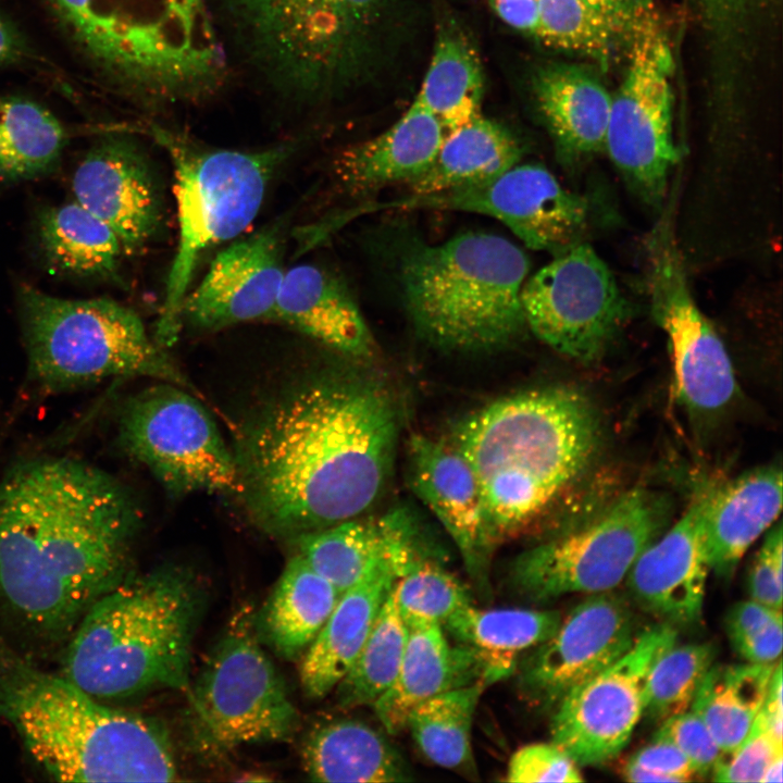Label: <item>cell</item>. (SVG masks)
<instances>
[{"label": "cell", "instance_id": "6da1fadb", "mask_svg": "<svg viewBox=\"0 0 783 783\" xmlns=\"http://www.w3.org/2000/svg\"><path fill=\"white\" fill-rule=\"evenodd\" d=\"M397 439V413L380 387L337 373L303 378L244 426L236 496L276 537L358 518L383 492Z\"/></svg>", "mask_w": 783, "mask_h": 783}, {"label": "cell", "instance_id": "7a4b0ae2", "mask_svg": "<svg viewBox=\"0 0 783 783\" xmlns=\"http://www.w3.org/2000/svg\"><path fill=\"white\" fill-rule=\"evenodd\" d=\"M139 522L127 489L87 462L16 464L0 481V608L27 635L65 644L130 572Z\"/></svg>", "mask_w": 783, "mask_h": 783}, {"label": "cell", "instance_id": "3957f363", "mask_svg": "<svg viewBox=\"0 0 783 783\" xmlns=\"http://www.w3.org/2000/svg\"><path fill=\"white\" fill-rule=\"evenodd\" d=\"M598 437L591 401L567 387L506 396L460 423L452 444L476 475L495 544L530 525L582 473Z\"/></svg>", "mask_w": 783, "mask_h": 783}, {"label": "cell", "instance_id": "277c9868", "mask_svg": "<svg viewBox=\"0 0 783 783\" xmlns=\"http://www.w3.org/2000/svg\"><path fill=\"white\" fill-rule=\"evenodd\" d=\"M0 718L57 781L177 779L173 746L161 723L105 706L62 674L38 668L1 633Z\"/></svg>", "mask_w": 783, "mask_h": 783}, {"label": "cell", "instance_id": "5b68a950", "mask_svg": "<svg viewBox=\"0 0 783 783\" xmlns=\"http://www.w3.org/2000/svg\"><path fill=\"white\" fill-rule=\"evenodd\" d=\"M204 593L183 567L130 572L87 610L64 644L61 673L99 700L187 689Z\"/></svg>", "mask_w": 783, "mask_h": 783}, {"label": "cell", "instance_id": "8992f818", "mask_svg": "<svg viewBox=\"0 0 783 783\" xmlns=\"http://www.w3.org/2000/svg\"><path fill=\"white\" fill-rule=\"evenodd\" d=\"M529 271L527 256L509 239L469 232L407 250L402 298L415 328L434 345L496 350L527 328L521 293Z\"/></svg>", "mask_w": 783, "mask_h": 783}, {"label": "cell", "instance_id": "52a82bcc", "mask_svg": "<svg viewBox=\"0 0 783 783\" xmlns=\"http://www.w3.org/2000/svg\"><path fill=\"white\" fill-rule=\"evenodd\" d=\"M46 2L87 61L130 90L176 96L222 66L207 0Z\"/></svg>", "mask_w": 783, "mask_h": 783}, {"label": "cell", "instance_id": "ba28073f", "mask_svg": "<svg viewBox=\"0 0 783 783\" xmlns=\"http://www.w3.org/2000/svg\"><path fill=\"white\" fill-rule=\"evenodd\" d=\"M151 130L173 165L178 223L177 248L154 338L165 348L181 332L182 307L199 261L206 251L234 239L252 223L270 182L295 147L213 149L165 128L153 126Z\"/></svg>", "mask_w": 783, "mask_h": 783}, {"label": "cell", "instance_id": "9c48e42d", "mask_svg": "<svg viewBox=\"0 0 783 783\" xmlns=\"http://www.w3.org/2000/svg\"><path fill=\"white\" fill-rule=\"evenodd\" d=\"M21 319L32 378L63 391L110 377L146 376L192 384L138 314L112 299H63L29 285L20 289Z\"/></svg>", "mask_w": 783, "mask_h": 783}, {"label": "cell", "instance_id": "30bf717a", "mask_svg": "<svg viewBox=\"0 0 783 783\" xmlns=\"http://www.w3.org/2000/svg\"><path fill=\"white\" fill-rule=\"evenodd\" d=\"M247 616L236 618L189 683L192 743L206 754L290 739L299 713Z\"/></svg>", "mask_w": 783, "mask_h": 783}, {"label": "cell", "instance_id": "8fae6325", "mask_svg": "<svg viewBox=\"0 0 783 783\" xmlns=\"http://www.w3.org/2000/svg\"><path fill=\"white\" fill-rule=\"evenodd\" d=\"M669 509L660 494L634 487L591 523L517 556L508 572L509 587L537 605L570 594L614 591L664 529Z\"/></svg>", "mask_w": 783, "mask_h": 783}, {"label": "cell", "instance_id": "7c38bea8", "mask_svg": "<svg viewBox=\"0 0 783 783\" xmlns=\"http://www.w3.org/2000/svg\"><path fill=\"white\" fill-rule=\"evenodd\" d=\"M625 75L611 96L605 150L629 189L661 209L680 153L673 137V58L652 12L630 40Z\"/></svg>", "mask_w": 783, "mask_h": 783}, {"label": "cell", "instance_id": "4fadbf2b", "mask_svg": "<svg viewBox=\"0 0 783 783\" xmlns=\"http://www.w3.org/2000/svg\"><path fill=\"white\" fill-rule=\"evenodd\" d=\"M119 438L174 497L238 493L234 453L206 408L182 386L161 382L133 396L120 415Z\"/></svg>", "mask_w": 783, "mask_h": 783}, {"label": "cell", "instance_id": "5bb4252c", "mask_svg": "<svg viewBox=\"0 0 783 783\" xmlns=\"http://www.w3.org/2000/svg\"><path fill=\"white\" fill-rule=\"evenodd\" d=\"M645 252L651 313L669 340L678 398L695 414L717 413L736 394L735 373L688 287L670 203L648 234Z\"/></svg>", "mask_w": 783, "mask_h": 783}, {"label": "cell", "instance_id": "9a60e30c", "mask_svg": "<svg viewBox=\"0 0 783 783\" xmlns=\"http://www.w3.org/2000/svg\"><path fill=\"white\" fill-rule=\"evenodd\" d=\"M521 301L526 327L538 339L584 363L607 350L631 315L614 275L582 241L526 278Z\"/></svg>", "mask_w": 783, "mask_h": 783}, {"label": "cell", "instance_id": "2e32d148", "mask_svg": "<svg viewBox=\"0 0 783 783\" xmlns=\"http://www.w3.org/2000/svg\"><path fill=\"white\" fill-rule=\"evenodd\" d=\"M676 638V629L667 622L638 632L625 654L556 704L551 742L577 766H599L614 759L644 716L652 667Z\"/></svg>", "mask_w": 783, "mask_h": 783}, {"label": "cell", "instance_id": "e0dca14e", "mask_svg": "<svg viewBox=\"0 0 783 783\" xmlns=\"http://www.w3.org/2000/svg\"><path fill=\"white\" fill-rule=\"evenodd\" d=\"M261 71L293 98H310L358 20L345 0H227Z\"/></svg>", "mask_w": 783, "mask_h": 783}, {"label": "cell", "instance_id": "ac0fdd59", "mask_svg": "<svg viewBox=\"0 0 783 783\" xmlns=\"http://www.w3.org/2000/svg\"><path fill=\"white\" fill-rule=\"evenodd\" d=\"M474 212L497 219L524 245L557 253L579 241L591 217L583 196L566 189L539 164H515L471 185L413 194L391 204Z\"/></svg>", "mask_w": 783, "mask_h": 783}, {"label": "cell", "instance_id": "d6986e66", "mask_svg": "<svg viewBox=\"0 0 783 783\" xmlns=\"http://www.w3.org/2000/svg\"><path fill=\"white\" fill-rule=\"evenodd\" d=\"M636 636L634 612L624 597L613 591L588 595L519 662L522 697L539 708L556 706L625 654Z\"/></svg>", "mask_w": 783, "mask_h": 783}, {"label": "cell", "instance_id": "ffe728a7", "mask_svg": "<svg viewBox=\"0 0 783 783\" xmlns=\"http://www.w3.org/2000/svg\"><path fill=\"white\" fill-rule=\"evenodd\" d=\"M284 231L279 223L236 240L212 260L181 311L184 323L219 331L252 321H270L285 275Z\"/></svg>", "mask_w": 783, "mask_h": 783}, {"label": "cell", "instance_id": "44dd1931", "mask_svg": "<svg viewBox=\"0 0 783 783\" xmlns=\"http://www.w3.org/2000/svg\"><path fill=\"white\" fill-rule=\"evenodd\" d=\"M72 189L75 201L115 233L125 253L144 248L160 229L159 186L129 139L109 136L92 146L74 172Z\"/></svg>", "mask_w": 783, "mask_h": 783}, {"label": "cell", "instance_id": "7402d4cb", "mask_svg": "<svg viewBox=\"0 0 783 783\" xmlns=\"http://www.w3.org/2000/svg\"><path fill=\"white\" fill-rule=\"evenodd\" d=\"M707 489L698 492L681 518L639 554L624 580L644 611L672 625L695 624L703 616L711 571L703 531Z\"/></svg>", "mask_w": 783, "mask_h": 783}, {"label": "cell", "instance_id": "603a6c76", "mask_svg": "<svg viewBox=\"0 0 783 783\" xmlns=\"http://www.w3.org/2000/svg\"><path fill=\"white\" fill-rule=\"evenodd\" d=\"M411 487L459 549L468 570L481 577L496 545L476 475L451 443L412 435L408 443Z\"/></svg>", "mask_w": 783, "mask_h": 783}, {"label": "cell", "instance_id": "cb8c5ba5", "mask_svg": "<svg viewBox=\"0 0 783 783\" xmlns=\"http://www.w3.org/2000/svg\"><path fill=\"white\" fill-rule=\"evenodd\" d=\"M480 681L497 682L475 649L451 645L440 624L411 625L397 675L372 707L384 729L395 735L406 729L410 711L421 703Z\"/></svg>", "mask_w": 783, "mask_h": 783}, {"label": "cell", "instance_id": "d4e9b609", "mask_svg": "<svg viewBox=\"0 0 783 783\" xmlns=\"http://www.w3.org/2000/svg\"><path fill=\"white\" fill-rule=\"evenodd\" d=\"M782 508V470L770 463L707 489L703 531L710 570L729 579Z\"/></svg>", "mask_w": 783, "mask_h": 783}, {"label": "cell", "instance_id": "484cf974", "mask_svg": "<svg viewBox=\"0 0 783 783\" xmlns=\"http://www.w3.org/2000/svg\"><path fill=\"white\" fill-rule=\"evenodd\" d=\"M270 321L296 331L348 357L368 358L375 345L353 298L322 268L302 263L285 271Z\"/></svg>", "mask_w": 783, "mask_h": 783}, {"label": "cell", "instance_id": "4316f807", "mask_svg": "<svg viewBox=\"0 0 783 783\" xmlns=\"http://www.w3.org/2000/svg\"><path fill=\"white\" fill-rule=\"evenodd\" d=\"M397 577L387 557L339 596L326 622L302 654L299 680L308 698L325 697L349 671Z\"/></svg>", "mask_w": 783, "mask_h": 783}, {"label": "cell", "instance_id": "83f0119b", "mask_svg": "<svg viewBox=\"0 0 783 783\" xmlns=\"http://www.w3.org/2000/svg\"><path fill=\"white\" fill-rule=\"evenodd\" d=\"M540 114L567 163H580L605 150L611 94L595 71L582 64L554 63L534 77Z\"/></svg>", "mask_w": 783, "mask_h": 783}, {"label": "cell", "instance_id": "f1b7e54d", "mask_svg": "<svg viewBox=\"0 0 783 783\" xmlns=\"http://www.w3.org/2000/svg\"><path fill=\"white\" fill-rule=\"evenodd\" d=\"M445 136L438 119L414 100L386 132L341 151L333 163L334 176L353 194L410 183L432 164Z\"/></svg>", "mask_w": 783, "mask_h": 783}, {"label": "cell", "instance_id": "f546056e", "mask_svg": "<svg viewBox=\"0 0 783 783\" xmlns=\"http://www.w3.org/2000/svg\"><path fill=\"white\" fill-rule=\"evenodd\" d=\"M304 771L312 781L391 783L411 773L385 736L363 722L337 720L312 730L302 745Z\"/></svg>", "mask_w": 783, "mask_h": 783}, {"label": "cell", "instance_id": "4dcf8cb0", "mask_svg": "<svg viewBox=\"0 0 783 783\" xmlns=\"http://www.w3.org/2000/svg\"><path fill=\"white\" fill-rule=\"evenodd\" d=\"M339 596L297 552L285 566L253 622L259 639L285 659L302 656Z\"/></svg>", "mask_w": 783, "mask_h": 783}, {"label": "cell", "instance_id": "1f68e13d", "mask_svg": "<svg viewBox=\"0 0 783 783\" xmlns=\"http://www.w3.org/2000/svg\"><path fill=\"white\" fill-rule=\"evenodd\" d=\"M513 135L481 114L446 134L427 170L411 181L413 194H432L493 178L520 162Z\"/></svg>", "mask_w": 783, "mask_h": 783}, {"label": "cell", "instance_id": "d6a6232c", "mask_svg": "<svg viewBox=\"0 0 783 783\" xmlns=\"http://www.w3.org/2000/svg\"><path fill=\"white\" fill-rule=\"evenodd\" d=\"M561 619L557 610L480 609L471 604L448 618L443 627L457 643L475 649L499 681L517 670L522 652L549 638Z\"/></svg>", "mask_w": 783, "mask_h": 783}, {"label": "cell", "instance_id": "836d02e7", "mask_svg": "<svg viewBox=\"0 0 783 783\" xmlns=\"http://www.w3.org/2000/svg\"><path fill=\"white\" fill-rule=\"evenodd\" d=\"M37 235L54 270L78 277H116L124 252L117 236L77 201L42 211Z\"/></svg>", "mask_w": 783, "mask_h": 783}, {"label": "cell", "instance_id": "e575fe53", "mask_svg": "<svg viewBox=\"0 0 783 783\" xmlns=\"http://www.w3.org/2000/svg\"><path fill=\"white\" fill-rule=\"evenodd\" d=\"M775 664L713 663L705 674L689 709L703 720L723 754L733 750L748 733Z\"/></svg>", "mask_w": 783, "mask_h": 783}, {"label": "cell", "instance_id": "d590c367", "mask_svg": "<svg viewBox=\"0 0 783 783\" xmlns=\"http://www.w3.org/2000/svg\"><path fill=\"white\" fill-rule=\"evenodd\" d=\"M483 91L476 50L458 29L444 28L415 100L438 119L447 134L481 114Z\"/></svg>", "mask_w": 783, "mask_h": 783}, {"label": "cell", "instance_id": "8d00e7d4", "mask_svg": "<svg viewBox=\"0 0 783 783\" xmlns=\"http://www.w3.org/2000/svg\"><path fill=\"white\" fill-rule=\"evenodd\" d=\"M487 686L480 681L453 688L410 711L405 730L410 731L427 760L461 774H476L471 733L476 708Z\"/></svg>", "mask_w": 783, "mask_h": 783}, {"label": "cell", "instance_id": "74e56055", "mask_svg": "<svg viewBox=\"0 0 783 783\" xmlns=\"http://www.w3.org/2000/svg\"><path fill=\"white\" fill-rule=\"evenodd\" d=\"M65 141L63 124L45 105L0 95V182L44 174L60 158Z\"/></svg>", "mask_w": 783, "mask_h": 783}, {"label": "cell", "instance_id": "f35d334b", "mask_svg": "<svg viewBox=\"0 0 783 783\" xmlns=\"http://www.w3.org/2000/svg\"><path fill=\"white\" fill-rule=\"evenodd\" d=\"M296 539L298 554L339 595L387 560L378 521L353 518Z\"/></svg>", "mask_w": 783, "mask_h": 783}, {"label": "cell", "instance_id": "ab89813d", "mask_svg": "<svg viewBox=\"0 0 783 783\" xmlns=\"http://www.w3.org/2000/svg\"><path fill=\"white\" fill-rule=\"evenodd\" d=\"M407 637L408 626L391 589L360 652L335 688L340 707L374 705L397 675Z\"/></svg>", "mask_w": 783, "mask_h": 783}, {"label": "cell", "instance_id": "60d3db41", "mask_svg": "<svg viewBox=\"0 0 783 783\" xmlns=\"http://www.w3.org/2000/svg\"><path fill=\"white\" fill-rule=\"evenodd\" d=\"M393 593L407 626L443 625L458 610L472 604L468 587L434 560L423 545L396 580Z\"/></svg>", "mask_w": 783, "mask_h": 783}, {"label": "cell", "instance_id": "b9f144b4", "mask_svg": "<svg viewBox=\"0 0 783 783\" xmlns=\"http://www.w3.org/2000/svg\"><path fill=\"white\" fill-rule=\"evenodd\" d=\"M716 655L710 643L670 647L650 671L644 714L650 720L663 721L688 710Z\"/></svg>", "mask_w": 783, "mask_h": 783}, {"label": "cell", "instance_id": "7bdbcfd3", "mask_svg": "<svg viewBox=\"0 0 783 783\" xmlns=\"http://www.w3.org/2000/svg\"><path fill=\"white\" fill-rule=\"evenodd\" d=\"M549 47L606 64L619 38L583 0H538L535 32Z\"/></svg>", "mask_w": 783, "mask_h": 783}, {"label": "cell", "instance_id": "ee69618b", "mask_svg": "<svg viewBox=\"0 0 783 783\" xmlns=\"http://www.w3.org/2000/svg\"><path fill=\"white\" fill-rule=\"evenodd\" d=\"M783 759V738L775 735L760 713L743 741L722 754L712 771L716 782H762L769 769Z\"/></svg>", "mask_w": 783, "mask_h": 783}, {"label": "cell", "instance_id": "f6af8a7d", "mask_svg": "<svg viewBox=\"0 0 783 783\" xmlns=\"http://www.w3.org/2000/svg\"><path fill=\"white\" fill-rule=\"evenodd\" d=\"M652 741L675 746L699 775L712 773L723 754L703 720L691 709L661 721Z\"/></svg>", "mask_w": 783, "mask_h": 783}, {"label": "cell", "instance_id": "bcb514c9", "mask_svg": "<svg viewBox=\"0 0 783 783\" xmlns=\"http://www.w3.org/2000/svg\"><path fill=\"white\" fill-rule=\"evenodd\" d=\"M506 781L574 783L582 782L583 776L572 758L550 742L519 748L509 760Z\"/></svg>", "mask_w": 783, "mask_h": 783}, {"label": "cell", "instance_id": "7dc6e473", "mask_svg": "<svg viewBox=\"0 0 783 783\" xmlns=\"http://www.w3.org/2000/svg\"><path fill=\"white\" fill-rule=\"evenodd\" d=\"M623 775L630 782H687L696 772L675 746L651 741L631 756L624 765Z\"/></svg>", "mask_w": 783, "mask_h": 783}, {"label": "cell", "instance_id": "c3c4849f", "mask_svg": "<svg viewBox=\"0 0 783 783\" xmlns=\"http://www.w3.org/2000/svg\"><path fill=\"white\" fill-rule=\"evenodd\" d=\"M782 523L772 525L749 569L747 584L750 599L782 609Z\"/></svg>", "mask_w": 783, "mask_h": 783}, {"label": "cell", "instance_id": "681fc988", "mask_svg": "<svg viewBox=\"0 0 783 783\" xmlns=\"http://www.w3.org/2000/svg\"><path fill=\"white\" fill-rule=\"evenodd\" d=\"M733 649L751 663H773L782 651V622L750 634L729 637Z\"/></svg>", "mask_w": 783, "mask_h": 783}, {"label": "cell", "instance_id": "f907efd6", "mask_svg": "<svg viewBox=\"0 0 783 783\" xmlns=\"http://www.w3.org/2000/svg\"><path fill=\"white\" fill-rule=\"evenodd\" d=\"M782 622V610L749 599L735 604L725 617L728 637L759 632Z\"/></svg>", "mask_w": 783, "mask_h": 783}, {"label": "cell", "instance_id": "816d5d0a", "mask_svg": "<svg viewBox=\"0 0 783 783\" xmlns=\"http://www.w3.org/2000/svg\"><path fill=\"white\" fill-rule=\"evenodd\" d=\"M610 25L617 36L631 40L651 11V0H604Z\"/></svg>", "mask_w": 783, "mask_h": 783}, {"label": "cell", "instance_id": "f5cc1de1", "mask_svg": "<svg viewBox=\"0 0 783 783\" xmlns=\"http://www.w3.org/2000/svg\"><path fill=\"white\" fill-rule=\"evenodd\" d=\"M493 9L508 25L535 35L538 0H489Z\"/></svg>", "mask_w": 783, "mask_h": 783}, {"label": "cell", "instance_id": "db71d44e", "mask_svg": "<svg viewBox=\"0 0 783 783\" xmlns=\"http://www.w3.org/2000/svg\"><path fill=\"white\" fill-rule=\"evenodd\" d=\"M759 713L762 716L772 732L783 738L782 666L780 660L774 667L767 695Z\"/></svg>", "mask_w": 783, "mask_h": 783}, {"label": "cell", "instance_id": "11a10c76", "mask_svg": "<svg viewBox=\"0 0 783 783\" xmlns=\"http://www.w3.org/2000/svg\"><path fill=\"white\" fill-rule=\"evenodd\" d=\"M25 52L17 28L0 13V67L17 62Z\"/></svg>", "mask_w": 783, "mask_h": 783}, {"label": "cell", "instance_id": "9f6ffc18", "mask_svg": "<svg viewBox=\"0 0 783 783\" xmlns=\"http://www.w3.org/2000/svg\"><path fill=\"white\" fill-rule=\"evenodd\" d=\"M583 1H584L589 8H592L597 14H599V15L606 21V23L610 26V28L612 29V27H611V25H610V22H609V18H608L607 8H606V4H605V1H604V0H583ZM612 30H613V29H612ZM613 33H614V30H613ZM614 34H616V33H614ZM616 35H617V34H616ZM618 38H619V37H618ZM619 39H620V38H619Z\"/></svg>", "mask_w": 783, "mask_h": 783}]
</instances>
